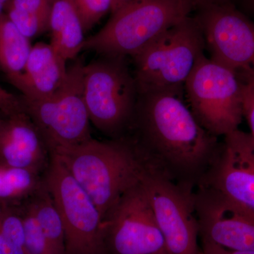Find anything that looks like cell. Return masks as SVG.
Here are the masks:
<instances>
[{
  "mask_svg": "<svg viewBox=\"0 0 254 254\" xmlns=\"http://www.w3.org/2000/svg\"><path fill=\"white\" fill-rule=\"evenodd\" d=\"M184 95L172 92L138 93L126 136L146 167L194 190L215 160L220 142L200 125Z\"/></svg>",
  "mask_w": 254,
  "mask_h": 254,
  "instance_id": "6da1fadb",
  "label": "cell"
},
{
  "mask_svg": "<svg viewBox=\"0 0 254 254\" xmlns=\"http://www.w3.org/2000/svg\"><path fill=\"white\" fill-rule=\"evenodd\" d=\"M96 205L103 222L119 200L139 183L146 165L133 142L123 138L51 150Z\"/></svg>",
  "mask_w": 254,
  "mask_h": 254,
  "instance_id": "7a4b0ae2",
  "label": "cell"
},
{
  "mask_svg": "<svg viewBox=\"0 0 254 254\" xmlns=\"http://www.w3.org/2000/svg\"><path fill=\"white\" fill-rule=\"evenodd\" d=\"M204 37L194 16H188L131 57L138 93L185 94V85L204 55Z\"/></svg>",
  "mask_w": 254,
  "mask_h": 254,
  "instance_id": "3957f363",
  "label": "cell"
},
{
  "mask_svg": "<svg viewBox=\"0 0 254 254\" xmlns=\"http://www.w3.org/2000/svg\"><path fill=\"white\" fill-rule=\"evenodd\" d=\"M193 9L190 0H137L111 14L100 31L86 38L83 50L105 57H132Z\"/></svg>",
  "mask_w": 254,
  "mask_h": 254,
  "instance_id": "277c9868",
  "label": "cell"
},
{
  "mask_svg": "<svg viewBox=\"0 0 254 254\" xmlns=\"http://www.w3.org/2000/svg\"><path fill=\"white\" fill-rule=\"evenodd\" d=\"M126 58L105 57L85 64L83 97L90 122L110 139L127 136L138 100Z\"/></svg>",
  "mask_w": 254,
  "mask_h": 254,
  "instance_id": "5b68a950",
  "label": "cell"
},
{
  "mask_svg": "<svg viewBox=\"0 0 254 254\" xmlns=\"http://www.w3.org/2000/svg\"><path fill=\"white\" fill-rule=\"evenodd\" d=\"M185 95L195 119L214 136L238 129L244 118L242 88L228 68L202 55L185 83Z\"/></svg>",
  "mask_w": 254,
  "mask_h": 254,
  "instance_id": "8992f818",
  "label": "cell"
},
{
  "mask_svg": "<svg viewBox=\"0 0 254 254\" xmlns=\"http://www.w3.org/2000/svg\"><path fill=\"white\" fill-rule=\"evenodd\" d=\"M81 60L68 66L63 85L44 99L25 100L23 110L38 127L51 150L80 144L92 138L90 119L83 97Z\"/></svg>",
  "mask_w": 254,
  "mask_h": 254,
  "instance_id": "52a82bcc",
  "label": "cell"
},
{
  "mask_svg": "<svg viewBox=\"0 0 254 254\" xmlns=\"http://www.w3.org/2000/svg\"><path fill=\"white\" fill-rule=\"evenodd\" d=\"M43 178L63 220L68 254H106L101 214L54 153Z\"/></svg>",
  "mask_w": 254,
  "mask_h": 254,
  "instance_id": "ba28073f",
  "label": "cell"
},
{
  "mask_svg": "<svg viewBox=\"0 0 254 254\" xmlns=\"http://www.w3.org/2000/svg\"><path fill=\"white\" fill-rule=\"evenodd\" d=\"M141 185L165 240L168 254H198V227L193 192L147 168Z\"/></svg>",
  "mask_w": 254,
  "mask_h": 254,
  "instance_id": "9c48e42d",
  "label": "cell"
},
{
  "mask_svg": "<svg viewBox=\"0 0 254 254\" xmlns=\"http://www.w3.org/2000/svg\"><path fill=\"white\" fill-rule=\"evenodd\" d=\"M195 18L204 37L210 59L237 77L254 76V22L233 3L196 10Z\"/></svg>",
  "mask_w": 254,
  "mask_h": 254,
  "instance_id": "30bf717a",
  "label": "cell"
},
{
  "mask_svg": "<svg viewBox=\"0 0 254 254\" xmlns=\"http://www.w3.org/2000/svg\"><path fill=\"white\" fill-rule=\"evenodd\" d=\"M110 254H168L141 181L121 197L103 222Z\"/></svg>",
  "mask_w": 254,
  "mask_h": 254,
  "instance_id": "8fae6325",
  "label": "cell"
},
{
  "mask_svg": "<svg viewBox=\"0 0 254 254\" xmlns=\"http://www.w3.org/2000/svg\"><path fill=\"white\" fill-rule=\"evenodd\" d=\"M198 186L211 189L254 214V140L250 133L238 128L223 136Z\"/></svg>",
  "mask_w": 254,
  "mask_h": 254,
  "instance_id": "7c38bea8",
  "label": "cell"
},
{
  "mask_svg": "<svg viewBox=\"0 0 254 254\" xmlns=\"http://www.w3.org/2000/svg\"><path fill=\"white\" fill-rule=\"evenodd\" d=\"M200 242L240 252H254V214L208 187L193 192Z\"/></svg>",
  "mask_w": 254,
  "mask_h": 254,
  "instance_id": "4fadbf2b",
  "label": "cell"
},
{
  "mask_svg": "<svg viewBox=\"0 0 254 254\" xmlns=\"http://www.w3.org/2000/svg\"><path fill=\"white\" fill-rule=\"evenodd\" d=\"M51 152L24 111L0 116V165L46 173Z\"/></svg>",
  "mask_w": 254,
  "mask_h": 254,
  "instance_id": "5bb4252c",
  "label": "cell"
},
{
  "mask_svg": "<svg viewBox=\"0 0 254 254\" xmlns=\"http://www.w3.org/2000/svg\"><path fill=\"white\" fill-rule=\"evenodd\" d=\"M66 60L48 43H37L32 47L20 96L25 100L44 99L63 85L67 75Z\"/></svg>",
  "mask_w": 254,
  "mask_h": 254,
  "instance_id": "9a60e30c",
  "label": "cell"
},
{
  "mask_svg": "<svg viewBox=\"0 0 254 254\" xmlns=\"http://www.w3.org/2000/svg\"><path fill=\"white\" fill-rule=\"evenodd\" d=\"M49 31L50 44L66 62L83 50L86 32L72 0H53Z\"/></svg>",
  "mask_w": 254,
  "mask_h": 254,
  "instance_id": "2e32d148",
  "label": "cell"
},
{
  "mask_svg": "<svg viewBox=\"0 0 254 254\" xmlns=\"http://www.w3.org/2000/svg\"><path fill=\"white\" fill-rule=\"evenodd\" d=\"M24 36L6 14L0 16V70L19 91L32 50Z\"/></svg>",
  "mask_w": 254,
  "mask_h": 254,
  "instance_id": "e0dca14e",
  "label": "cell"
},
{
  "mask_svg": "<svg viewBox=\"0 0 254 254\" xmlns=\"http://www.w3.org/2000/svg\"><path fill=\"white\" fill-rule=\"evenodd\" d=\"M27 201L48 241L52 253L64 254L66 245L63 220L45 181Z\"/></svg>",
  "mask_w": 254,
  "mask_h": 254,
  "instance_id": "ac0fdd59",
  "label": "cell"
},
{
  "mask_svg": "<svg viewBox=\"0 0 254 254\" xmlns=\"http://www.w3.org/2000/svg\"><path fill=\"white\" fill-rule=\"evenodd\" d=\"M53 0H9L4 14L30 40L49 31Z\"/></svg>",
  "mask_w": 254,
  "mask_h": 254,
  "instance_id": "d6986e66",
  "label": "cell"
},
{
  "mask_svg": "<svg viewBox=\"0 0 254 254\" xmlns=\"http://www.w3.org/2000/svg\"><path fill=\"white\" fill-rule=\"evenodd\" d=\"M41 175L27 169L0 165V205H22L43 185L44 179Z\"/></svg>",
  "mask_w": 254,
  "mask_h": 254,
  "instance_id": "ffe728a7",
  "label": "cell"
},
{
  "mask_svg": "<svg viewBox=\"0 0 254 254\" xmlns=\"http://www.w3.org/2000/svg\"><path fill=\"white\" fill-rule=\"evenodd\" d=\"M24 227V249L26 254H53L48 241L37 221L27 200L18 206Z\"/></svg>",
  "mask_w": 254,
  "mask_h": 254,
  "instance_id": "44dd1931",
  "label": "cell"
},
{
  "mask_svg": "<svg viewBox=\"0 0 254 254\" xmlns=\"http://www.w3.org/2000/svg\"><path fill=\"white\" fill-rule=\"evenodd\" d=\"M76 6L85 32L91 30L109 11L113 0H72Z\"/></svg>",
  "mask_w": 254,
  "mask_h": 254,
  "instance_id": "7402d4cb",
  "label": "cell"
},
{
  "mask_svg": "<svg viewBox=\"0 0 254 254\" xmlns=\"http://www.w3.org/2000/svg\"><path fill=\"white\" fill-rule=\"evenodd\" d=\"M242 95V112L254 140V76L238 78Z\"/></svg>",
  "mask_w": 254,
  "mask_h": 254,
  "instance_id": "603a6c76",
  "label": "cell"
},
{
  "mask_svg": "<svg viewBox=\"0 0 254 254\" xmlns=\"http://www.w3.org/2000/svg\"><path fill=\"white\" fill-rule=\"evenodd\" d=\"M0 110L3 115L23 111L21 97L9 93L0 85Z\"/></svg>",
  "mask_w": 254,
  "mask_h": 254,
  "instance_id": "cb8c5ba5",
  "label": "cell"
},
{
  "mask_svg": "<svg viewBox=\"0 0 254 254\" xmlns=\"http://www.w3.org/2000/svg\"><path fill=\"white\" fill-rule=\"evenodd\" d=\"M198 254H254V252L229 250L209 242H200Z\"/></svg>",
  "mask_w": 254,
  "mask_h": 254,
  "instance_id": "d4e9b609",
  "label": "cell"
},
{
  "mask_svg": "<svg viewBox=\"0 0 254 254\" xmlns=\"http://www.w3.org/2000/svg\"><path fill=\"white\" fill-rule=\"evenodd\" d=\"M193 9L197 10L211 5H219L233 3V0H190Z\"/></svg>",
  "mask_w": 254,
  "mask_h": 254,
  "instance_id": "484cf974",
  "label": "cell"
},
{
  "mask_svg": "<svg viewBox=\"0 0 254 254\" xmlns=\"http://www.w3.org/2000/svg\"><path fill=\"white\" fill-rule=\"evenodd\" d=\"M137 0H113V6H112L111 14L118 11L120 8L126 6V5L133 2Z\"/></svg>",
  "mask_w": 254,
  "mask_h": 254,
  "instance_id": "4316f807",
  "label": "cell"
},
{
  "mask_svg": "<svg viewBox=\"0 0 254 254\" xmlns=\"http://www.w3.org/2000/svg\"><path fill=\"white\" fill-rule=\"evenodd\" d=\"M244 4L247 11L254 14V0H245Z\"/></svg>",
  "mask_w": 254,
  "mask_h": 254,
  "instance_id": "83f0119b",
  "label": "cell"
},
{
  "mask_svg": "<svg viewBox=\"0 0 254 254\" xmlns=\"http://www.w3.org/2000/svg\"><path fill=\"white\" fill-rule=\"evenodd\" d=\"M9 0H0V16L4 13L5 6Z\"/></svg>",
  "mask_w": 254,
  "mask_h": 254,
  "instance_id": "f1b7e54d",
  "label": "cell"
},
{
  "mask_svg": "<svg viewBox=\"0 0 254 254\" xmlns=\"http://www.w3.org/2000/svg\"><path fill=\"white\" fill-rule=\"evenodd\" d=\"M3 115L2 113H1V110H0V116H1V115Z\"/></svg>",
  "mask_w": 254,
  "mask_h": 254,
  "instance_id": "f546056e",
  "label": "cell"
},
{
  "mask_svg": "<svg viewBox=\"0 0 254 254\" xmlns=\"http://www.w3.org/2000/svg\"><path fill=\"white\" fill-rule=\"evenodd\" d=\"M0 254H2V253L1 252V251H0Z\"/></svg>",
  "mask_w": 254,
  "mask_h": 254,
  "instance_id": "4dcf8cb0",
  "label": "cell"
}]
</instances>
